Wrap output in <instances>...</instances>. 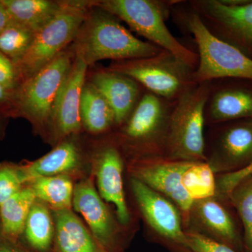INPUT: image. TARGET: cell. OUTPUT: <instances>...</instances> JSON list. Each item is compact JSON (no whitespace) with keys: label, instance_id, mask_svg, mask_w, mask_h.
I'll list each match as a JSON object with an SVG mask.
<instances>
[{"label":"cell","instance_id":"cell-1","mask_svg":"<svg viewBox=\"0 0 252 252\" xmlns=\"http://www.w3.org/2000/svg\"><path fill=\"white\" fill-rule=\"evenodd\" d=\"M69 46L89 67L104 60L114 62L150 57L162 50L136 37L119 18L94 4Z\"/></svg>","mask_w":252,"mask_h":252},{"label":"cell","instance_id":"cell-2","mask_svg":"<svg viewBox=\"0 0 252 252\" xmlns=\"http://www.w3.org/2000/svg\"><path fill=\"white\" fill-rule=\"evenodd\" d=\"M211 89V82L194 84L174 102L165 157L182 161H207L204 124Z\"/></svg>","mask_w":252,"mask_h":252},{"label":"cell","instance_id":"cell-3","mask_svg":"<svg viewBox=\"0 0 252 252\" xmlns=\"http://www.w3.org/2000/svg\"><path fill=\"white\" fill-rule=\"evenodd\" d=\"M174 102L149 91L142 94L130 115L113 135L124 157L165 156Z\"/></svg>","mask_w":252,"mask_h":252},{"label":"cell","instance_id":"cell-4","mask_svg":"<svg viewBox=\"0 0 252 252\" xmlns=\"http://www.w3.org/2000/svg\"><path fill=\"white\" fill-rule=\"evenodd\" d=\"M173 3L155 0H99L94 1V5L122 20L148 42L171 53L195 69L198 54L176 39L165 24L170 5Z\"/></svg>","mask_w":252,"mask_h":252},{"label":"cell","instance_id":"cell-5","mask_svg":"<svg viewBox=\"0 0 252 252\" xmlns=\"http://www.w3.org/2000/svg\"><path fill=\"white\" fill-rule=\"evenodd\" d=\"M74 58V52L68 46L47 65L23 81L15 91V119H26L33 132L44 140L55 99Z\"/></svg>","mask_w":252,"mask_h":252},{"label":"cell","instance_id":"cell-6","mask_svg":"<svg viewBox=\"0 0 252 252\" xmlns=\"http://www.w3.org/2000/svg\"><path fill=\"white\" fill-rule=\"evenodd\" d=\"M93 4L94 1H63L62 9L35 32L27 54L16 65L21 84L71 45Z\"/></svg>","mask_w":252,"mask_h":252},{"label":"cell","instance_id":"cell-7","mask_svg":"<svg viewBox=\"0 0 252 252\" xmlns=\"http://www.w3.org/2000/svg\"><path fill=\"white\" fill-rule=\"evenodd\" d=\"M186 25L198 46V62L193 73L196 84L221 78L252 80V59L236 46L217 37L195 11L187 17Z\"/></svg>","mask_w":252,"mask_h":252},{"label":"cell","instance_id":"cell-8","mask_svg":"<svg viewBox=\"0 0 252 252\" xmlns=\"http://www.w3.org/2000/svg\"><path fill=\"white\" fill-rule=\"evenodd\" d=\"M108 68L132 78L149 92L171 102L196 84L193 81L195 68L165 50L150 57L114 61Z\"/></svg>","mask_w":252,"mask_h":252},{"label":"cell","instance_id":"cell-9","mask_svg":"<svg viewBox=\"0 0 252 252\" xmlns=\"http://www.w3.org/2000/svg\"><path fill=\"white\" fill-rule=\"evenodd\" d=\"M127 161L131 177L175 203L185 227L194 201L182 185V177L193 162L172 160L165 156L132 158L127 159Z\"/></svg>","mask_w":252,"mask_h":252},{"label":"cell","instance_id":"cell-10","mask_svg":"<svg viewBox=\"0 0 252 252\" xmlns=\"http://www.w3.org/2000/svg\"><path fill=\"white\" fill-rule=\"evenodd\" d=\"M88 69L84 61L74 58L56 95L44 140L54 147L68 137L80 134L83 130L79 107Z\"/></svg>","mask_w":252,"mask_h":252},{"label":"cell","instance_id":"cell-11","mask_svg":"<svg viewBox=\"0 0 252 252\" xmlns=\"http://www.w3.org/2000/svg\"><path fill=\"white\" fill-rule=\"evenodd\" d=\"M90 151V163L98 193L104 201L115 206L119 223L127 225L130 214L126 203L123 181L124 155L114 137L99 141Z\"/></svg>","mask_w":252,"mask_h":252},{"label":"cell","instance_id":"cell-12","mask_svg":"<svg viewBox=\"0 0 252 252\" xmlns=\"http://www.w3.org/2000/svg\"><path fill=\"white\" fill-rule=\"evenodd\" d=\"M130 186L146 221L177 252H190L179 209L162 194L133 177Z\"/></svg>","mask_w":252,"mask_h":252},{"label":"cell","instance_id":"cell-13","mask_svg":"<svg viewBox=\"0 0 252 252\" xmlns=\"http://www.w3.org/2000/svg\"><path fill=\"white\" fill-rule=\"evenodd\" d=\"M94 177L81 180L74 185L72 207L84 217L91 234L107 252H122V231L98 190Z\"/></svg>","mask_w":252,"mask_h":252},{"label":"cell","instance_id":"cell-14","mask_svg":"<svg viewBox=\"0 0 252 252\" xmlns=\"http://www.w3.org/2000/svg\"><path fill=\"white\" fill-rule=\"evenodd\" d=\"M193 11L215 35L222 32L252 45V2L232 4L220 0L192 2Z\"/></svg>","mask_w":252,"mask_h":252},{"label":"cell","instance_id":"cell-15","mask_svg":"<svg viewBox=\"0 0 252 252\" xmlns=\"http://www.w3.org/2000/svg\"><path fill=\"white\" fill-rule=\"evenodd\" d=\"M90 152L83 148L79 134L68 137L39 158L21 162L26 185L40 177L67 175L72 177L81 171L86 160H89Z\"/></svg>","mask_w":252,"mask_h":252},{"label":"cell","instance_id":"cell-16","mask_svg":"<svg viewBox=\"0 0 252 252\" xmlns=\"http://www.w3.org/2000/svg\"><path fill=\"white\" fill-rule=\"evenodd\" d=\"M235 250L240 240L233 220L216 197L194 201L185 226Z\"/></svg>","mask_w":252,"mask_h":252},{"label":"cell","instance_id":"cell-17","mask_svg":"<svg viewBox=\"0 0 252 252\" xmlns=\"http://www.w3.org/2000/svg\"><path fill=\"white\" fill-rule=\"evenodd\" d=\"M86 79L107 101L115 116L116 127L126 122L138 102L141 86L132 78L109 68L93 72Z\"/></svg>","mask_w":252,"mask_h":252},{"label":"cell","instance_id":"cell-18","mask_svg":"<svg viewBox=\"0 0 252 252\" xmlns=\"http://www.w3.org/2000/svg\"><path fill=\"white\" fill-rule=\"evenodd\" d=\"M52 214L56 252H107L72 209L53 211Z\"/></svg>","mask_w":252,"mask_h":252},{"label":"cell","instance_id":"cell-19","mask_svg":"<svg viewBox=\"0 0 252 252\" xmlns=\"http://www.w3.org/2000/svg\"><path fill=\"white\" fill-rule=\"evenodd\" d=\"M252 158V125L235 126L222 136L207 160L214 172L226 171L233 165Z\"/></svg>","mask_w":252,"mask_h":252},{"label":"cell","instance_id":"cell-20","mask_svg":"<svg viewBox=\"0 0 252 252\" xmlns=\"http://www.w3.org/2000/svg\"><path fill=\"white\" fill-rule=\"evenodd\" d=\"M79 114L83 130L91 135H102L116 127L110 105L87 79L81 91Z\"/></svg>","mask_w":252,"mask_h":252},{"label":"cell","instance_id":"cell-21","mask_svg":"<svg viewBox=\"0 0 252 252\" xmlns=\"http://www.w3.org/2000/svg\"><path fill=\"white\" fill-rule=\"evenodd\" d=\"M12 22L36 32L50 22L63 6V1L1 0Z\"/></svg>","mask_w":252,"mask_h":252},{"label":"cell","instance_id":"cell-22","mask_svg":"<svg viewBox=\"0 0 252 252\" xmlns=\"http://www.w3.org/2000/svg\"><path fill=\"white\" fill-rule=\"evenodd\" d=\"M35 200L32 189L26 185L0 205V231L3 235L18 241L23 235L28 215Z\"/></svg>","mask_w":252,"mask_h":252},{"label":"cell","instance_id":"cell-23","mask_svg":"<svg viewBox=\"0 0 252 252\" xmlns=\"http://www.w3.org/2000/svg\"><path fill=\"white\" fill-rule=\"evenodd\" d=\"M208 115L212 122L252 117V93L220 90L209 97Z\"/></svg>","mask_w":252,"mask_h":252},{"label":"cell","instance_id":"cell-24","mask_svg":"<svg viewBox=\"0 0 252 252\" xmlns=\"http://www.w3.org/2000/svg\"><path fill=\"white\" fill-rule=\"evenodd\" d=\"M36 200L47 205L52 211L72 208L74 185L67 175L40 177L29 185Z\"/></svg>","mask_w":252,"mask_h":252},{"label":"cell","instance_id":"cell-25","mask_svg":"<svg viewBox=\"0 0 252 252\" xmlns=\"http://www.w3.org/2000/svg\"><path fill=\"white\" fill-rule=\"evenodd\" d=\"M54 234V220L51 209L36 199L28 215L23 235L34 250L45 252L52 245Z\"/></svg>","mask_w":252,"mask_h":252},{"label":"cell","instance_id":"cell-26","mask_svg":"<svg viewBox=\"0 0 252 252\" xmlns=\"http://www.w3.org/2000/svg\"><path fill=\"white\" fill-rule=\"evenodd\" d=\"M182 182L186 191L193 201L216 196L215 172L207 161L192 162L184 173Z\"/></svg>","mask_w":252,"mask_h":252},{"label":"cell","instance_id":"cell-27","mask_svg":"<svg viewBox=\"0 0 252 252\" xmlns=\"http://www.w3.org/2000/svg\"><path fill=\"white\" fill-rule=\"evenodd\" d=\"M34 34L28 28L10 21L0 32V52L17 65L27 54Z\"/></svg>","mask_w":252,"mask_h":252},{"label":"cell","instance_id":"cell-28","mask_svg":"<svg viewBox=\"0 0 252 252\" xmlns=\"http://www.w3.org/2000/svg\"><path fill=\"white\" fill-rule=\"evenodd\" d=\"M228 198L243 221L245 248L252 252V176L237 186Z\"/></svg>","mask_w":252,"mask_h":252},{"label":"cell","instance_id":"cell-29","mask_svg":"<svg viewBox=\"0 0 252 252\" xmlns=\"http://www.w3.org/2000/svg\"><path fill=\"white\" fill-rule=\"evenodd\" d=\"M26 186L21 163L0 162V205Z\"/></svg>","mask_w":252,"mask_h":252},{"label":"cell","instance_id":"cell-30","mask_svg":"<svg viewBox=\"0 0 252 252\" xmlns=\"http://www.w3.org/2000/svg\"><path fill=\"white\" fill-rule=\"evenodd\" d=\"M252 176V161L235 171L225 173L217 181L216 196L228 197L237 186Z\"/></svg>","mask_w":252,"mask_h":252},{"label":"cell","instance_id":"cell-31","mask_svg":"<svg viewBox=\"0 0 252 252\" xmlns=\"http://www.w3.org/2000/svg\"><path fill=\"white\" fill-rule=\"evenodd\" d=\"M185 232L190 252H236L233 249L196 232L191 230H185Z\"/></svg>","mask_w":252,"mask_h":252},{"label":"cell","instance_id":"cell-32","mask_svg":"<svg viewBox=\"0 0 252 252\" xmlns=\"http://www.w3.org/2000/svg\"><path fill=\"white\" fill-rule=\"evenodd\" d=\"M21 84L16 64L0 52V84L15 92Z\"/></svg>","mask_w":252,"mask_h":252},{"label":"cell","instance_id":"cell-33","mask_svg":"<svg viewBox=\"0 0 252 252\" xmlns=\"http://www.w3.org/2000/svg\"><path fill=\"white\" fill-rule=\"evenodd\" d=\"M14 91L6 89L0 84V113L4 114L6 117L15 119Z\"/></svg>","mask_w":252,"mask_h":252},{"label":"cell","instance_id":"cell-34","mask_svg":"<svg viewBox=\"0 0 252 252\" xmlns=\"http://www.w3.org/2000/svg\"><path fill=\"white\" fill-rule=\"evenodd\" d=\"M0 252H32L23 248L18 244V241H14L6 238L0 231Z\"/></svg>","mask_w":252,"mask_h":252},{"label":"cell","instance_id":"cell-35","mask_svg":"<svg viewBox=\"0 0 252 252\" xmlns=\"http://www.w3.org/2000/svg\"><path fill=\"white\" fill-rule=\"evenodd\" d=\"M10 21L11 20H10L9 14L0 0V32L9 24Z\"/></svg>","mask_w":252,"mask_h":252},{"label":"cell","instance_id":"cell-36","mask_svg":"<svg viewBox=\"0 0 252 252\" xmlns=\"http://www.w3.org/2000/svg\"><path fill=\"white\" fill-rule=\"evenodd\" d=\"M9 119L0 113V141L4 140Z\"/></svg>","mask_w":252,"mask_h":252}]
</instances>
